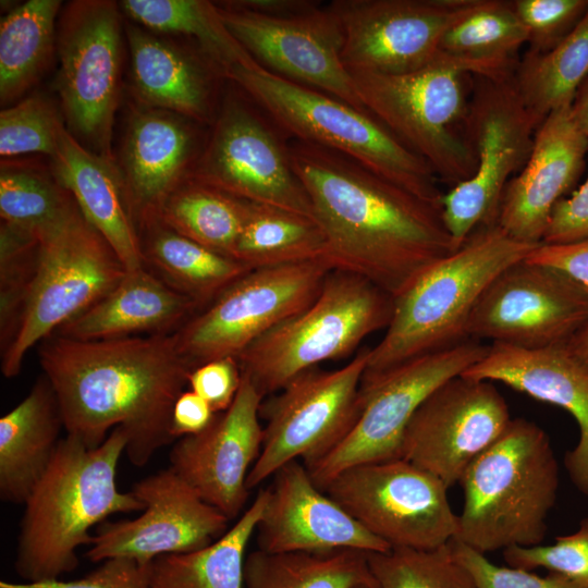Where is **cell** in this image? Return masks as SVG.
<instances>
[{
    "label": "cell",
    "instance_id": "44dd1931",
    "mask_svg": "<svg viewBox=\"0 0 588 588\" xmlns=\"http://www.w3.org/2000/svg\"><path fill=\"white\" fill-rule=\"evenodd\" d=\"M131 492L144 504L142 514L98 525L86 552L91 562L122 556L149 564L205 548L228 530L230 519L171 467L140 479Z\"/></svg>",
    "mask_w": 588,
    "mask_h": 588
},
{
    "label": "cell",
    "instance_id": "f907efd6",
    "mask_svg": "<svg viewBox=\"0 0 588 588\" xmlns=\"http://www.w3.org/2000/svg\"><path fill=\"white\" fill-rule=\"evenodd\" d=\"M526 259L563 272L588 291V238L562 244L541 243Z\"/></svg>",
    "mask_w": 588,
    "mask_h": 588
},
{
    "label": "cell",
    "instance_id": "277c9868",
    "mask_svg": "<svg viewBox=\"0 0 588 588\" xmlns=\"http://www.w3.org/2000/svg\"><path fill=\"white\" fill-rule=\"evenodd\" d=\"M540 244L515 240L498 223L475 230L460 248L430 265L393 297L390 323L370 348L364 375L468 340V319L482 292L502 270L527 258Z\"/></svg>",
    "mask_w": 588,
    "mask_h": 588
},
{
    "label": "cell",
    "instance_id": "f546056e",
    "mask_svg": "<svg viewBox=\"0 0 588 588\" xmlns=\"http://www.w3.org/2000/svg\"><path fill=\"white\" fill-rule=\"evenodd\" d=\"M135 90L149 108L207 122L212 84L206 66L179 46L138 26L127 27Z\"/></svg>",
    "mask_w": 588,
    "mask_h": 588
},
{
    "label": "cell",
    "instance_id": "db71d44e",
    "mask_svg": "<svg viewBox=\"0 0 588 588\" xmlns=\"http://www.w3.org/2000/svg\"><path fill=\"white\" fill-rule=\"evenodd\" d=\"M572 112L581 131L588 136V78L575 96Z\"/></svg>",
    "mask_w": 588,
    "mask_h": 588
},
{
    "label": "cell",
    "instance_id": "ba28073f",
    "mask_svg": "<svg viewBox=\"0 0 588 588\" xmlns=\"http://www.w3.org/2000/svg\"><path fill=\"white\" fill-rule=\"evenodd\" d=\"M365 107L405 146L420 156L437 177L452 187L476 170L464 135L469 74L441 52L434 61L402 74L352 73Z\"/></svg>",
    "mask_w": 588,
    "mask_h": 588
},
{
    "label": "cell",
    "instance_id": "2e32d148",
    "mask_svg": "<svg viewBox=\"0 0 588 588\" xmlns=\"http://www.w3.org/2000/svg\"><path fill=\"white\" fill-rule=\"evenodd\" d=\"M588 324V291L526 258L502 270L478 298L467 335L526 348L565 345Z\"/></svg>",
    "mask_w": 588,
    "mask_h": 588
},
{
    "label": "cell",
    "instance_id": "1f68e13d",
    "mask_svg": "<svg viewBox=\"0 0 588 588\" xmlns=\"http://www.w3.org/2000/svg\"><path fill=\"white\" fill-rule=\"evenodd\" d=\"M526 42V28L512 1L481 0L449 27L439 50L470 76L507 79Z\"/></svg>",
    "mask_w": 588,
    "mask_h": 588
},
{
    "label": "cell",
    "instance_id": "4fadbf2b",
    "mask_svg": "<svg viewBox=\"0 0 588 588\" xmlns=\"http://www.w3.org/2000/svg\"><path fill=\"white\" fill-rule=\"evenodd\" d=\"M369 352L370 347L360 350L335 370H306L262 401L260 417L266 426L259 456L247 477L249 490L292 461L306 465L319 460L347 436L359 415V388Z\"/></svg>",
    "mask_w": 588,
    "mask_h": 588
},
{
    "label": "cell",
    "instance_id": "ffe728a7",
    "mask_svg": "<svg viewBox=\"0 0 588 588\" xmlns=\"http://www.w3.org/2000/svg\"><path fill=\"white\" fill-rule=\"evenodd\" d=\"M188 177L249 203L313 217L287 146L252 110L230 102L217 119Z\"/></svg>",
    "mask_w": 588,
    "mask_h": 588
},
{
    "label": "cell",
    "instance_id": "e575fe53",
    "mask_svg": "<svg viewBox=\"0 0 588 588\" xmlns=\"http://www.w3.org/2000/svg\"><path fill=\"white\" fill-rule=\"evenodd\" d=\"M588 78V11L556 46L528 50L513 75L514 86L535 119L541 123L551 112L572 106Z\"/></svg>",
    "mask_w": 588,
    "mask_h": 588
},
{
    "label": "cell",
    "instance_id": "9f6ffc18",
    "mask_svg": "<svg viewBox=\"0 0 588 588\" xmlns=\"http://www.w3.org/2000/svg\"><path fill=\"white\" fill-rule=\"evenodd\" d=\"M357 588H370V587H357Z\"/></svg>",
    "mask_w": 588,
    "mask_h": 588
},
{
    "label": "cell",
    "instance_id": "836d02e7",
    "mask_svg": "<svg viewBox=\"0 0 588 588\" xmlns=\"http://www.w3.org/2000/svg\"><path fill=\"white\" fill-rule=\"evenodd\" d=\"M245 588H379L369 552L339 549L272 553L257 549L245 559Z\"/></svg>",
    "mask_w": 588,
    "mask_h": 588
},
{
    "label": "cell",
    "instance_id": "b9f144b4",
    "mask_svg": "<svg viewBox=\"0 0 588 588\" xmlns=\"http://www.w3.org/2000/svg\"><path fill=\"white\" fill-rule=\"evenodd\" d=\"M36 238L1 224L0 344L1 353L15 335L33 282L38 255Z\"/></svg>",
    "mask_w": 588,
    "mask_h": 588
},
{
    "label": "cell",
    "instance_id": "7402d4cb",
    "mask_svg": "<svg viewBox=\"0 0 588 588\" xmlns=\"http://www.w3.org/2000/svg\"><path fill=\"white\" fill-rule=\"evenodd\" d=\"M262 401L242 373L231 406L201 432L180 438L170 453V467L230 520L240 515L250 491L247 477L264 440Z\"/></svg>",
    "mask_w": 588,
    "mask_h": 588
},
{
    "label": "cell",
    "instance_id": "74e56055",
    "mask_svg": "<svg viewBox=\"0 0 588 588\" xmlns=\"http://www.w3.org/2000/svg\"><path fill=\"white\" fill-rule=\"evenodd\" d=\"M249 205V201L187 177L167 197L151 219L232 257Z\"/></svg>",
    "mask_w": 588,
    "mask_h": 588
},
{
    "label": "cell",
    "instance_id": "7a4b0ae2",
    "mask_svg": "<svg viewBox=\"0 0 588 588\" xmlns=\"http://www.w3.org/2000/svg\"><path fill=\"white\" fill-rule=\"evenodd\" d=\"M42 375L57 395L66 434L95 449L122 427L125 453L144 466L175 439L171 416L192 371L173 333L79 341L52 334L41 341Z\"/></svg>",
    "mask_w": 588,
    "mask_h": 588
},
{
    "label": "cell",
    "instance_id": "f5cc1de1",
    "mask_svg": "<svg viewBox=\"0 0 588 588\" xmlns=\"http://www.w3.org/2000/svg\"><path fill=\"white\" fill-rule=\"evenodd\" d=\"M234 5L245 10L274 17H287L304 14L320 8L313 0H237Z\"/></svg>",
    "mask_w": 588,
    "mask_h": 588
},
{
    "label": "cell",
    "instance_id": "cb8c5ba5",
    "mask_svg": "<svg viewBox=\"0 0 588 588\" xmlns=\"http://www.w3.org/2000/svg\"><path fill=\"white\" fill-rule=\"evenodd\" d=\"M588 151L572 106L551 112L538 126L531 152L504 188L497 223L510 236L540 244L556 203L579 176Z\"/></svg>",
    "mask_w": 588,
    "mask_h": 588
},
{
    "label": "cell",
    "instance_id": "f6af8a7d",
    "mask_svg": "<svg viewBox=\"0 0 588 588\" xmlns=\"http://www.w3.org/2000/svg\"><path fill=\"white\" fill-rule=\"evenodd\" d=\"M512 5L536 52L556 46L588 11V0H515Z\"/></svg>",
    "mask_w": 588,
    "mask_h": 588
},
{
    "label": "cell",
    "instance_id": "7dc6e473",
    "mask_svg": "<svg viewBox=\"0 0 588 588\" xmlns=\"http://www.w3.org/2000/svg\"><path fill=\"white\" fill-rule=\"evenodd\" d=\"M0 588H150V563L111 558L86 576L74 580L0 581Z\"/></svg>",
    "mask_w": 588,
    "mask_h": 588
},
{
    "label": "cell",
    "instance_id": "c3c4849f",
    "mask_svg": "<svg viewBox=\"0 0 588 588\" xmlns=\"http://www.w3.org/2000/svg\"><path fill=\"white\" fill-rule=\"evenodd\" d=\"M241 380L242 372L237 359L223 357L194 368L188 375V387L218 414L231 406Z\"/></svg>",
    "mask_w": 588,
    "mask_h": 588
},
{
    "label": "cell",
    "instance_id": "f1b7e54d",
    "mask_svg": "<svg viewBox=\"0 0 588 588\" xmlns=\"http://www.w3.org/2000/svg\"><path fill=\"white\" fill-rule=\"evenodd\" d=\"M64 421L57 395L41 375L28 394L0 418V498L24 504L47 470Z\"/></svg>",
    "mask_w": 588,
    "mask_h": 588
},
{
    "label": "cell",
    "instance_id": "ac0fdd59",
    "mask_svg": "<svg viewBox=\"0 0 588 588\" xmlns=\"http://www.w3.org/2000/svg\"><path fill=\"white\" fill-rule=\"evenodd\" d=\"M505 399L490 381L454 377L419 405L404 431L400 457L449 489L507 428Z\"/></svg>",
    "mask_w": 588,
    "mask_h": 588
},
{
    "label": "cell",
    "instance_id": "d590c367",
    "mask_svg": "<svg viewBox=\"0 0 588 588\" xmlns=\"http://www.w3.org/2000/svg\"><path fill=\"white\" fill-rule=\"evenodd\" d=\"M59 0H28L0 23V99L9 103L34 85L57 47Z\"/></svg>",
    "mask_w": 588,
    "mask_h": 588
},
{
    "label": "cell",
    "instance_id": "30bf717a",
    "mask_svg": "<svg viewBox=\"0 0 588 588\" xmlns=\"http://www.w3.org/2000/svg\"><path fill=\"white\" fill-rule=\"evenodd\" d=\"M474 78L463 131L476 170L441 200L444 223L458 248L478 228L497 223L504 188L528 160L540 125L522 101L513 77Z\"/></svg>",
    "mask_w": 588,
    "mask_h": 588
},
{
    "label": "cell",
    "instance_id": "6da1fadb",
    "mask_svg": "<svg viewBox=\"0 0 588 588\" xmlns=\"http://www.w3.org/2000/svg\"><path fill=\"white\" fill-rule=\"evenodd\" d=\"M287 151L324 234V259L333 270L363 277L395 297L458 248L442 206L334 150L295 139Z\"/></svg>",
    "mask_w": 588,
    "mask_h": 588
},
{
    "label": "cell",
    "instance_id": "4316f807",
    "mask_svg": "<svg viewBox=\"0 0 588 588\" xmlns=\"http://www.w3.org/2000/svg\"><path fill=\"white\" fill-rule=\"evenodd\" d=\"M188 119L148 108L133 114L123 144L122 175L137 226L155 217L187 177L196 149Z\"/></svg>",
    "mask_w": 588,
    "mask_h": 588
},
{
    "label": "cell",
    "instance_id": "9c48e42d",
    "mask_svg": "<svg viewBox=\"0 0 588 588\" xmlns=\"http://www.w3.org/2000/svg\"><path fill=\"white\" fill-rule=\"evenodd\" d=\"M126 268L79 209L38 242L37 266L20 324L1 353V371L16 377L27 352L107 295Z\"/></svg>",
    "mask_w": 588,
    "mask_h": 588
},
{
    "label": "cell",
    "instance_id": "d6a6232c",
    "mask_svg": "<svg viewBox=\"0 0 588 588\" xmlns=\"http://www.w3.org/2000/svg\"><path fill=\"white\" fill-rule=\"evenodd\" d=\"M266 497V489H261L236 523L211 544L154 559L150 588H245L246 548L256 532Z\"/></svg>",
    "mask_w": 588,
    "mask_h": 588
},
{
    "label": "cell",
    "instance_id": "ab89813d",
    "mask_svg": "<svg viewBox=\"0 0 588 588\" xmlns=\"http://www.w3.org/2000/svg\"><path fill=\"white\" fill-rule=\"evenodd\" d=\"M120 7L146 28L195 38L222 74L253 58L229 32L216 3L203 0H124Z\"/></svg>",
    "mask_w": 588,
    "mask_h": 588
},
{
    "label": "cell",
    "instance_id": "681fc988",
    "mask_svg": "<svg viewBox=\"0 0 588 588\" xmlns=\"http://www.w3.org/2000/svg\"><path fill=\"white\" fill-rule=\"evenodd\" d=\"M584 238H588V175L569 197L556 203L541 243L562 244Z\"/></svg>",
    "mask_w": 588,
    "mask_h": 588
},
{
    "label": "cell",
    "instance_id": "52a82bcc",
    "mask_svg": "<svg viewBox=\"0 0 588 588\" xmlns=\"http://www.w3.org/2000/svg\"><path fill=\"white\" fill-rule=\"evenodd\" d=\"M393 297L354 273L332 270L316 299L253 342L237 357L241 372L264 395L299 373L351 354L387 329Z\"/></svg>",
    "mask_w": 588,
    "mask_h": 588
},
{
    "label": "cell",
    "instance_id": "5b68a950",
    "mask_svg": "<svg viewBox=\"0 0 588 588\" xmlns=\"http://www.w3.org/2000/svg\"><path fill=\"white\" fill-rule=\"evenodd\" d=\"M458 483L464 506L457 540L483 554L542 542L558 498L560 469L550 438L538 425L512 419Z\"/></svg>",
    "mask_w": 588,
    "mask_h": 588
},
{
    "label": "cell",
    "instance_id": "d4e9b609",
    "mask_svg": "<svg viewBox=\"0 0 588 588\" xmlns=\"http://www.w3.org/2000/svg\"><path fill=\"white\" fill-rule=\"evenodd\" d=\"M461 376L499 381L567 411L577 421L579 440L564 464L575 487L588 495V366L566 344L526 348L491 343Z\"/></svg>",
    "mask_w": 588,
    "mask_h": 588
},
{
    "label": "cell",
    "instance_id": "603a6c76",
    "mask_svg": "<svg viewBox=\"0 0 588 588\" xmlns=\"http://www.w3.org/2000/svg\"><path fill=\"white\" fill-rule=\"evenodd\" d=\"M271 478L256 528L258 549L272 553L391 550L319 489L303 462L283 465Z\"/></svg>",
    "mask_w": 588,
    "mask_h": 588
},
{
    "label": "cell",
    "instance_id": "7c38bea8",
    "mask_svg": "<svg viewBox=\"0 0 588 588\" xmlns=\"http://www.w3.org/2000/svg\"><path fill=\"white\" fill-rule=\"evenodd\" d=\"M488 346L468 339L387 371L364 375L359 415L347 436L319 460L304 464L316 486L323 491L339 473L355 465L401 458L404 431L419 405L481 359Z\"/></svg>",
    "mask_w": 588,
    "mask_h": 588
},
{
    "label": "cell",
    "instance_id": "f35d334b",
    "mask_svg": "<svg viewBox=\"0 0 588 588\" xmlns=\"http://www.w3.org/2000/svg\"><path fill=\"white\" fill-rule=\"evenodd\" d=\"M78 210L54 175L28 164L1 163V224L41 240Z\"/></svg>",
    "mask_w": 588,
    "mask_h": 588
},
{
    "label": "cell",
    "instance_id": "11a10c76",
    "mask_svg": "<svg viewBox=\"0 0 588 588\" xmlns=\"http://www.w3.org/2000/svg\"><path fill=\"white\" fill-rule=\"evenodd\" d=\"M569 351L588 366V324L566 344Z\"/></svg>",
    "mask_w": 588,
    "mask_h": 588
},
{
    "label": "cell",
    "instance_id": "ee69618b",
    "mask_svg": "<svg viewBox=\"0 0 588 588\" xmlns=\"http://www.w3.org/2000/svg\"><path fill=\"white\" fill-rule=\"evenodd\" d=\"M503 558L512 567H543L588 588V517L579 522L575 532L556 537L553 544L512 546L503 550Z\"/></svg>",
    "mask_w": 588,
    "mask_h": 588
},
{
    "label": "cell",
    "instance_id": "60d3db41",
    "mask_svg": "<svg viewBox=\"0 0 588 588\" xmlns=\"http://www.w3.org/2000/svg\"><path fill=\"white\" fill-rule=\"evenodd\" d=\"M449 543V542H448ZM421 551L392 548L369 553L379 588H476L469 573L454 559L449 544Z\"/></svg>",
    "mask_w": 588,
    "mask_h": 588
},
{
    "label": "cell",
    "instance_id": "816d5d0a",
    "mask_svg": "<svg viewBox=\"0 0 588 588\" xmlns=\"http://www.w3.org/2000/svg\"><path fill=\"white\" fill-rule=\"evenodd\" d=\"M216 413L209 404L192 390H184L176 399L171 416V434L174 439L205 430Z\"/></svg>",
    "mask_w": 588,
    "mask_h": 588
},
{
    "label": "cell",
    "instance_id": "3957f363",
    "mask_svg": "<svg viewBox=\"0 0 588 588\" xmlns=\"http://www.w3.org/2000/svg\"><path fill=\"white\" fill-rule=\"evenodd\" d=\"M127 437L122 427L97 448L65 434L25 501L15 571L26 581L60 579L78 566L76 550L91 543L90 529L115 513L142 512L144 504L115 482Z\"/></svg>",
    "mask_w": 588,
    "mask_h": 588
},
{
    "label": "cell",
    "instance_id": "484cf974",
    "mask_svg": "<svg viewBox=\"0 0 588 588\" xmlns=\"http://www.w3.org/2000/svg\"><path fill=\"white\" fill-rule=\"evenodd\" d=\"M50 158L54 177L126 270L144 268L138 226L123 175L113 161L84 147L65 126Z\"/></svg>",
    "mask_w": 588,
    "mask_h": 588
},
{
    "label": "cell",
    "instance_id": "83f0119b",
    "mask_svg": "<svg viewBox=\"0 0 588 588\" xmlns=\"http://www.w3.org/2000/svg\"><path fill=\"white\" fill-rule=\"evenodd\" d=\"M198 310L144 267L127 271L107 295L53 334L79 341L170 334Z\"/></svg>",
    "mask_w": 588,
    "mask_h": 588
},
{
    "label": "cell",
    "instance_id": "8d00e7d4",
    "mask_svg": "<svg viewBox=\"0 0 588 588\" xmlns=\"http://www.w3.org/2000/svg\"><path fill=\"white\" fill-rule=\"evenodd\" d=\"M326 237L313 217L250 203L232 257L249 269L324 258Z\"/></svg>",
    "mask_w": 588,
    "mask_h": 588
},
{
    "label": "cell",
    "instance_id": "d6986e66",
    "mask_svg": "<svg viewBox=\"0 0 588 588\" xmlns=\"http://www.w3.org/2000/svg\"><path fill=\"white\" fill-rule=\"evenodd\" d=\"M216 4L229 32L260 65L366 110L342 62L343 29L329 5L295 16L274 17L231 1Z\"/></svg>",
    "mask_w": 588,
    "mask_h": 588
},
{
    "label": "cell",
    "instance_id": "5bb4252c",
    "mask_svg": "<svg viewBox=\"0 0 588 588\" xmlns=\"http://www.w3.org/2000/svg\"><path fill=\"white\" fill-rule=\"evenodd\" d=\"M323 491L391 549L436 550L457 534L446 486L404 458L348 467Z\"/></svg>",
    "mask_w": 588,
    "mask_h": 588
},
{
    "label": "cell",
    "instance_id": "4dcf8cb0",
    "mask_svg": "<svg viewBox=\"0 0 588 588\" xmlns=\"http://www.w3.org/2000/svg\"><path fill=\"white\" fill-rule=\"evenodd\" d=\"M145 267L201 310L249 268L156 219L138 226ZM198 310V311H199Z\"/></svg>",
    "mask_w": 588,
    "mask_h": 588
},
{
    "label": "cell",
    "instance_id": "9a60e30c",
    "mask_svg": "<svg viewBox=\"0 0 588 588\" xmlns=\"http://www.w3.org/2000/svg\"><path fill=\"white\" fill-rule=\"evenodd\" d=\"M121 17L108 0L71 2L57 33L58 89L66 121L112 160L111 135L120 93Z\"/></svg>",
    "mask_w": 588,
    "mask_h": 588
},
{
    "label": "cell",
    "instance_id": "e0dca14e",
    "mask_svg": "<svg viewBox=\"0 0 588 588\" xmlns=\"http://www.w3.org/2000/svg\"><path fill=\"white\" fill-rule=\"evenodd\" d=\"M481 0H335L352 73L402 74L437 59L444 33Z\"/></svg>",
    "mask_w": 588,
    "mask_h": 588
},
{
    "label": "cell",
    "instance_id": "7bdbcfd3",
    "mask_svg": "<svg viewBox=\"0 0 588 588\" xmlns=\"http://www.w3.org/2000/svg\"><path fill=\"white\" fill-rule=\"evenodd\" d=\"M63 127L46 99L28 97L0 113V155L8 158L41 152L51 157Z\"/></svg>",
    "mask_w": 588,
    "mask_h": 588
},
{
    "label": "cell",
    "instance_id": "8fae6325",
    "mask_svg": "<svg viewBox=\"0 0 588 588\" xmlns=\"http://www.w3.org/2000/svg\"><path fill=\"white\" fill-rule=\"evenodd\" d=\"M332 270L324 258L249 270L173 333L181 357L191 370L218 358L237 359L310 305Z\"/></svg>",
    "mask_w": 588,
    "mask_h": 588
},
{
    "label": "cell",
    "instance_id": "8992f818",
    "mask_svg": "<svg viewBox=\"0 0 588 588\" xmlns=\"http://www.w3.org/2000/svg\"><path fill=\"white\" fill-rule=\"evenodd\" d=\"M296 139L340 152L415 196L441 206L431 167L367 110L281 77L254 58L223 73Z\"/></svg>",
    "mask_w": 588,
    "mask_h": 588
},
{
    "label": "cell",
    "instance_id": "bcb514c9",
    "mask_svg": "<svg viewBox=\"0 0 588 588\" xmlns=\"http://www.w3.org/2000/svg\"><path fill=\"white\" fill-rule=\"evenodd\" d=\"M448 544L454 559L471 576L476 588H583L569 577L555 572L539 576L528 569L493 564L483 553L456 538Z\"/></svg>",
    "mask_w": 588,
    "mask_h": 588
}]
</instances>
